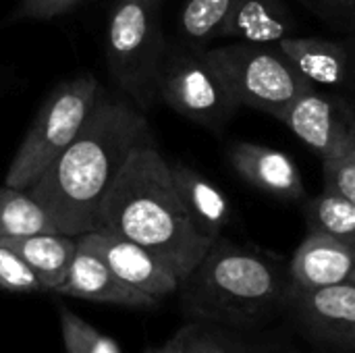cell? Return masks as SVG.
I'll return each instance as SVG.
<instances>
[{
  "label": "cell",
  "mask_w": 355,
  "mask_h": 353,
  "mask_svg": "<svg viewBox=\"0 0 355 353\" xmlns=\"http://www.w3.org/2000/svg\"><path fill=\"white\" fill-rule=\"evenodd\" d=\"M152 141L146 114L133 102L102 92L77 137L27 191L58 233L79 237L98 227L102 200L131 152Z\"/></svg>",
  "instance_id": "6da1fadb"
},
{
  "label": "cell",
  "mask_w": 355,
  "mask_h": 353,
  "mask_svg": "<svg viewBox=\"0 0 355 353\" xmlns=\"http://www.w3.org/2000/svg\"><path fill=\"white\" fill-rule=\"evenodd\" d=\"M98 227L146 248L179 283L214 243L191 223L175 187L171 162L156 148V141L131 152L102 200Z\"/></svg>",
  "instance_id": "7a4b0ae2"
},
{
  "label": "cell",
  "mask_w": 355,
  "mask_h": 353,
  "mask_svg": "<svg viewBox=\"0 0 355 353\" xmlns=\"http://www.w3.org/2000/svg\"><path fill=\"white\" fill-rule=\"evenodd\" d=\"M291 287L281 258L220 235L177 293L187 320L248 331L287 310Z\"/></svg>",
  "instance_id": "3957f363"
},
{
  "label": "cell",
  "mask_w": 355,
  "mask_h": 353,
  "mask_svg": "<svg viewBox=\"0 0 355 353\" xmlns=\"http://www.w3.org/2000/svg\"><path fill=\"white\" fill-rule=\"evenodd\" d=\"M162 0H116L108 15L106 60L119 89L137 108L158 102V73L166 54Z\"/></svg>",
  "instance_id": "277c9868"
},
{
  "label": "cell",
  "mask_w": 355,
  "mask_h": 353,
  "mask_svg": "<svg viewBox=\"0 0 355 353\" xmlns=\"http://www.w3.org/2000/svg\"><path fill=\"white\" fill-rule=\"evenodd\" d=\"M100 94L102 87L92 73L60 81L31 121L6 171L4 185L27 191L77 137Z\"/></svg>",
  "instance_id": "5b68a950"
},
{
  "label": "cell",
  "mask_w": 355,
  "mask_h": 353,
  "mask_svg": "<svg viewBox=\"0 0 355 353\" xmlns=\"http://www.w3.org/2000/svg\"><path fill=\"white\" fill-rule=\"evenodd\" d=\"M208 60L216 67L239 106L266 112L275 119L310 85L291 60L266 44L233 42L206 48Z\"/></svg>",
  "instance_id": "8992f818"
},
{
  "label": "cell",
  "mask_w": 355,
  "mask_h": 353,
  "mask_svg": "<svg viewBox=\"0 0 355 353\" xmlns=\"http://www.w3.org/2000/svg\"><path fill=\"white\" fill-rule=\"evenodd\" d=\"M156 89L158 100L177 114L214 133H223L241 108L206 48L187 44L166 48Z\"/></svg>",
  "instance_id": "52a82bcc"
},
{
  "label": "cell",
  "mask_w": 355,
  "mask_h": 353,
  "mask_svg": "<svg viewBox=\"0 0 355 353\" xmlns=\"http://www.w3.org/2000/svg\"><path fill=\"white\" fill-rule=\"evenodd\" d=\"M287 312L308 341L331 352L355 353V283L291 287Z\"/></svg>",
  "instance_id": "ba28073f"
},
{
  "label": "cell",
  "mask_w": 355,
  "mask_h": 353,
  "mask_svg": "<svg viewBox=\"0 0 355 353\" xmlns=\"http://www.w3.org/2000/svg\"><path fill=\"white\" fill-rule=\"evenodd\" d=\"M77 246L98 256L119 279L156 302L175 295L179 289V279L154 254L106 227L79 235Z\"/></svg>",
  "instance_id": "9c48e42d"
},
{
  "label": "cell",
  "mask_w": 355,
  "mask_h": 353,
  "mask_svg": "<svg viewBox=\"0 0 355 353\" xmlns=\"http://www.w3.org/2000/svg\"><path fill=\"white\" fill-rule=\"evenodd\" d=\"M320 160L349 156L343 94L320 87L302 92L277 119Z\"/></svg>",
  "instance_id": "30bf717a"
},
{
  "label": "cell",
  "mask_w": 355,
  "mask_h": 353,
  "mask_svg": "<svg viewBox=\"0 0 355 353\" xmlns=\"http://www.w3.org/2000/svg\"><path fill=\"white\" fill-rule=\"evenodd\" d=\"M229 160L241 179L272 198L300 202L306 196L302 173L295 160L283 150L237 141L229 148Z\"/></svg>",
  "instance_id": "8fae6325"
},
{
  "label": "cell",
  "mask_w": 355,
  "mask_h": 353,
  "mask_svg": "<svg viewBox=\"0 0 355 353\" xmlns=\"http://www.w3.org/2000/svg\"><path fill=\"white\" fill-rule=\"evenodd\" d=\"M54 293L85 300V302H96V304L121 306V308L150 310L160 306V302H156L154 298L141 293L139 289L119 279L98 256L89 254L79 246L64 283Z\"/></svg>",
  "instance_id": "7c38bea8"
},
{
  "label": "cell",
  "mask_w": 355,
  "mask_h": 353,
  "mask_svg": "<svg viewBox=\"0 0 355 353\" xmlns=\"http://www.w3.org/2000/svg\"><path fill=\"white\" fill-rule=\"evenodd\" d=\"M289 275L291 285L300 289L355 283V248L308 231L289 262Z\"/></svg>",
  "instance_id": "4fadbf2b"
},
{
  "label": "cell",
  "mask_w": 355,
  "mask_h": 353,
  "mask_svg": "<svg viewBox=\"0 0 355 353\" xmlns=\"http://www.w3.org/2000/svg\"><path fill=\"white\" fill-rule=\"evenodd\" d=\"M277 48L291 60V64L310 85L339 94L347 92L352 73L347 42L291 35L281 40Z\"/></svg>",
  "instance_id": "5bb4252c"
},
{
  "label": "cell",
  "mask_w": 355,
  "mask_h": 353,
  "mask_svg": "<svg viewBox=\"0 0 355 353\" xmlns=\"http://www.w3.org/2000/svg\"><path fill=\"white\" fill-rule=\"evenodd\" d=\"M297 35V19L285 0H235L218 37L248 44L277 46Z\"/></svg>",
  "instance_id": "9a60e30c"
},
{
  "label": "cell",
  "mask_w": 355,
  "mask_h": 353,
  "mask_svg": "<svg viewBox=\"0 0 355 353\" xmlns=\"http://www.w3.org/2000/svg\"><path fill=\"white\" fill-rule=\"evenodd\" d=\"M171 175L196 229L206 239L216 241L231 223L233 214L227 193L189 164H171Z\"/></svg>",
  "instance_id": "2e32d148"
},
{
  "label": "cell",
  "mask_w": 355,
  "mask_h": 353,
  "mask_svg": "<svg viewBox=\"0 0 355 353\" xmlns=\"http://www.w3.org/2000/svg\"><path fill=\"white\" fill-rule=\"evenodd\" d=\"M0 246L12 250L33 270L42 291H56L69 275L77 252V237L62 233H35L0 237Z\"/></svg>",
  "instance_id": "e0dca14e"
},
{
  "label": "cell",
  "mask_w": 355,
  "mask_h": 353,
  "mask_svg": "<svg viewBox=\"0 0 355 353\" xmlns=\"http://www.w3.org/2000/svg\"><path fill=\"white\" fill-rule=\"evenodd\" d=\"M58 233L50 214L25 189L0 187V237Z\"/></svg>",
  "instance_id": "ac0fdd59"
},
{
  "label": "cell",
  "mask_w": 355,
  "mask_h": 353,
  "mask_svg": "<svg viewBox=\"0 0 355 353\" xmlns=\"http://www.w3.org/2000/svg\"><path fill=\"white\" fill-rule=\"evenodd\" d=\"M304 214L308 231L324 233L355 248V204L345 196L333 189H322L308 200Z\"/></svg>",
  "instance_id": "d6986e66"
},
{
  "label": "cell",
  "mask_w": 355,
  "mask_h": 353,
  "mask_svg": "<svg viewBox=\"0 0 355 353\" xmlns=\"http://www.w3.org/2000/svg\"><path fill=\"white\" fill-rule=\"evenodd\" d=\"M235 0H185L179 15V33L183 44L206 48L218 40V31Z\"/></svg>",
  "instance_id": "ffe728a7"
},
{
  "label": "cell",
  "mask_w": 355,
  "mask_h": 353,
  "mask_svg": "<svg viewBox=\"0 0 355 353\" xmlns=\"http://www.w3.org/2000/svg\"><path fill=\"white\" fill-rule=\"evenodd\" d=\"M241 333L243 331L202 320H187V325L179 329L183 353H256Z\"/></svg>",
  "instance_id": "44dd1931"
},
{
  "label": "cell",
  "mask_w": 355,
  "mask_h": 353,
  "mask_svg": "<svg viewBox=\"0 0 355 353\" xmlns=\"http://www.w3.org/2000/svg\"><path fill=\"white\" fill-rule=\"evenodd\" d=\"M58 329L64 353H123L112 337L100 333L64 306H58Z\"/></svg>",
  "instance_id": "7402d4cb"
},
{
  "label": "cell",
  "mask_w": 355,
  "mask_h": 353,
  "mask_svg": "<svg viewBox=\"0 0 355 353\" xmlns=\"http://www.w3.org/2000/svg\"><path fill=\"white\" fill-rule=\"evenodd\" d=\"M0 287L10 293H40L42 285L33 270L8 248L0 246Z\"/></svg>",
  "instance_id": "603a6c76"
},
{
  "label": "cell",
  "mask_w": 355,
  "mask_h": 353,
  "mask_svg": "<svg viewBox=\"0 0 355 353\" xmlns=\"http://www.w3.org/2000/svg\"><path fill=\"white\" fill-rule=\"evenodd\" d=\"M322 179H324V189H333L355 204V160L352 156L324 160Z\"/></svg>",
  "instance_id": "cb8c5ba5"
},
{
  "label": "cell",
  "mask_w": 355,
  "mask_h": 353,
  "mask_svg": "<svg viewBox=\"0 0 355 353\" xmlns=\"http://www.w3.org/2000/svg\"><path fill=\"white\" fill-rule=\"evenodd\" d=\"M81 0H19L15 10V19H33V21H50L62 17L79 6Z\"/></svg>",
  "instance_id": "d4e9b609"
},
{
  "label": "cell",
  "mask_w": 355,
  "mask_h": 353,
  "mask_svg": "<svg viewBox=\"0 0 355 353\" xmlns=\"http://www.w3.org/2000/svg\"><path fill=\"white\" fill-rule=\"evenodd\" d=\"M310 6H314L320 15L345 21L347 17H355V0H310Z\"/></svg>",
  "instance_id": "484cf974"
},
{
  "label": "cell",
  "mask_w": 355,
  "mask_h": 353,
  "mask_svg": "<svg viewBox=\"0 0 355 353\" xmlns=\"http://www.w3.org/2000/svg\"><path fill=\"white\" fill-rule=\"evenodd\" d=\"M343 112H345V123H347L349 156L355 160V96L343 94Z\"/></svg>",
  "instance_id": "4316f807"
},
{
  "label": "cell",
  "mask_w": 355,
  "mask_h": 353,
  "mask_svg": "<svg viewBox=\"0 0 355 353\" xmlns=\"http://www.w3.org/2000/svg\"><path fill=\"white\" fill-rule=\"evenodd\" d=\"M144 353H183V343H181V335H179V331H177L168 341H164L162 345L148 347Z\"/></svg>",
  "instance_id": "83f0119b"
},
{
  "label": "cell",
  "mask_w": 355,
  "mask_h": 353,
  "mask_svg": "<svg viewBox=\"0 0 355 353\" xmlns=\"http://www.w3.org/2000/svg\"><path fill=\"white\" fill-rule=\"evenodd\" d=\"M347 48H349V56H352V73H349V85H347L345 94L355 96V40L347 42Z\"/></svg>",
  "instance_id": "f1b7e54d"
},
{
  "label": "cell",
  "mask_w": 355,
  "mask_h": 353,
  "mask_svg": "<svg viewBox=\"0 0 355 353\" xmlns=\"http://www.w3.org/2000/svg\"><path fill=\"white\" fill-rule=\"evenodd\" d=\"M304 2H306V4H310V0H304Z\"/></svg>",
  "instance_id": "f546056e"
}]
</instances>
